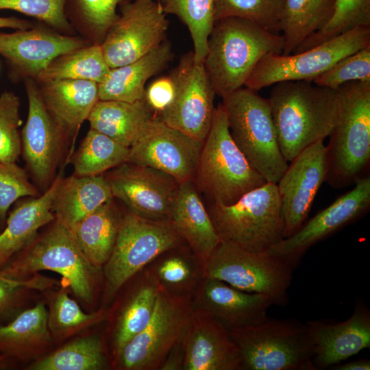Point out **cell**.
Here are the masks:
<instances>
[{"instance_id":"1","label":"cell","mask_w":370,"mask_h":370,"mask_svg":"<svg viewBox=\"0 0 370 370\" xmlns=\"http://www.w3.org/2000/svg\"><path fill=\"white\" fill-rule=\"evenodd\" d=\"M268 98L280 151L291 162L301 151L332 132L338 112L337 90L312 82L272 85Z\"/></svg>"},{"instance_id":"2","label":"cell","mask_w":370,"mask_h":370,"mask_svg":"<svg viewBox=\"0 0 370 370\" xmlns=\"http://www.w3.org/2000/svg\"><path fill=\"white\" fill-rule=\"evenodd\" d=\"M283 48L282 34L248 20L226 17L216 21L204 60L216 94L223 98L243 88L264 56L282 54Z\"/></svg>"},{"instance_id":"3","label":"cell","mask_w":370,"mask_h":370,"mask_svg":"<svg viewBox=\"0 0 370 370\" xmlns=\"http://www.w3.org/2000/svg\"><path fill=\"white\" fill-rule=\"evenodd\" d=\"M337 92V119L325 146V182L333 188H342L369 175L370 81L349 82Z\"/></svg>"},{"instance_id":"4","label":"cell","mask_w":370,"mask_h":370,"mask_svg":"<svg viewBox=\"0 0 370 370\" xmlns=\"http://www.w3.org/2000/svg\"><path fill=\"white\" fill-rule=\"evenodd\" d=\"M99 269L85 256L73 230L55 219L0 269V275L22 280L41 271H53L62 276L75 296L91 303Z\"/></svg>"},{"instance_id":"5","label":"cell","mask_w":370,"mask_h":370,"mask_svg":"<svg viewBox=\"0 0 370 370\" xmlns=\"http://www.w3.org/2000/svg\"><path fill=\"white\" fill-rule=\"evenodd\" d=\"M194 178L212 203L223 205L267 182L233 140L221 103L215 108Z\"/></svg>"},{"instance_id":"6","label":"cell","mask_w":370,"mask_h":370,"mask_svg":"<svg viewBox=\"0 0 370 370\" xmlns=\"http://www.w3.org/2000/svg\"><path fill=\"white\" fill-rule=\"evenodd\" d=\"M208 212L221 241L251 251H268L284 238V221L277 184H264L236 202L211 203Z\"/></svg>"},{"instance_id":"7","label":"cell","mask_w":370,"mask_h":370,"mask_svg":"<svg viewBox=\"0 0 370 370\" xmlns=\"http://www.w3.org/2000/svg\"><path fill=\"white\" fill-rule=\"evenodd\" d=\"M222 99L235 144L267 182L277 184L288 164L279 147L268 98L243 87Z\"/></svg>"},{"instance_id":"8","label":"cell","mask_w":370,"mask_h":370,"mask_svg":"<svg viewBox=\"0 0 370 370\" xmlns=\"http://www.w3.org/2000/svg\"><path fill=\"white\" fill-rule=\"evenodd\" d=\"M245 370H314L313 344L306 324L264 321L228 331Z\"/></svg>"},{"instance_id":"9","label":"cell","mask_w":370,"mask_h":370,"mask_svg":"<svg viewBox=\"0 0 370 370\" xmlns=\"http://www.w3.org/2000/svg\"><path fill=\"white\" fill-rule=\"evenodd\" d=\"M201 267L203 277L266 295L275 304L288 301L294 267L269 251H251L221 241Z\"/></svg>"},{"instance_id":"10","label":"cell","mask_w":370,"mask_h":370,"mask_svg":"<svg viewBox=\"0 0 370 370\" xmlns=\"http://www.w3.org/2000/svg\"><path fill=\"white\" fill-rule=\"evenodd\" d=\"M182 240L171 222L122 214L112 254L103 265L105 296L111 299L147 264L177 247Z\"/></svg>"},{"instance_id":"11","label":"cell","mask_w":370,"mask_h":370,"mask_svg":"<svg viewBox=\"0 0 370 370\" xmlns=\"http://www.w3.org/2000/svg\"><path fill=\"white\" fill-rule=\"evenodd\" d=\"M23 82L28 112L21 130V155L32 182L42 193L58 175V168L69 162L74 147L71 136L45 106L37 82L33 79Z\"/></svg>"},{"instance_id":"12","label":"cell","mask_w":370,"mask_h":370,"mask_svg":"<svg viewBox=\"0 0 370 370\" xmlns=\"http://www.w3.org/2000/svg\"><path fill=\"white\" fill-rule=\"evenodd\" d=\"M368 45L370 26H362L301 52L287 56L268 53L258 62L245 86L258 92L281 82H312L341 58Z\"/></svg>"},{"instance_id":"13","label":"cell","mask_w":370,"mask_h":370,"mask_svg":"<svg viewBox=\"0 0 370 370\" xmlns=\"http://www.w3.org/2000/svg\"><path fill=\"white\" fill-rule=\"evenodd\" d=\"M192 311L191 301L160 285L149 322L116 356L119 367L127 370L160 367L171 350L182 341Z\"/></svg>"},{"instance_id":"14","label":"cell","mask_w":370,"mask_h":370,"mask_svg":"<svg viewBox=\"0 0 370 370\" xmlns=\"http://www.w3.org/2000/svg\"><path fill=\"white\" fill-rule=\"evenodd\" d=\"M101 47L109 66L144 56L166 40L169 22L158 0H130L120 7Z\"/></svg>"},{"instance_id":"15","label":"cell","mask_w":370,"mask_h":370,"mask_svg":"<svg viewBox=\"0 0 370 370\" xmlns=\"http://www.w3.org/2000/svg\"><path fill=\"white\" fill-rule=\"evenodd\" d=\"M171 73L175 82V96L158 117L188 136L204 141L212 122L217 95L204 64L195 62L190 51L181 58Z\"/></svg>"},{"instance_id":"16","label":"cell","mask_w":370,"mask_h":370,"mask_svg":"<svg viewBox=\"0 0 370 370\" xmlns=\"http://www.w3.org/2000/svg\"><path fill=\"white\" fill-rule=\"evenodd\" d=\"M114 199L131 213L145 219L170 222V213L179 182L152 167L125 162L105 175Z\"/></svg>"},{"instance_id":"17","label":"cell","mask_w":370,"mask_h":370,"mask_svg":"<svg viewBox=\"0 0 370 370\" xmlns=\"http://www.w3.org/2000/svg\"><path fill=\"white\" fill-rule=\"evenodd\" d=\"M27 29L0 32V56L13 82L36 79L58 56L91 44L79 35H65L40 23Z\"/></svg>"},{"instance_id":"18","label":"cell","mask_w":370,"mask_h":370,"mask_svg":"<svg viewBox=\"0 0 370 370\" xmlns=\"http://www.w3.org/2000/svg\"><path fill=\"white\" fill-rule=\"evenodd\" d=\"M204 141L195 139L154 116L130 147L127 162L160 170L179 183L194 179Z\"/></svg>"},{"instance_id":"19","label":"cell","mask_w":370,"mask_h":370,"mask_svg":"<svg viewBox=\"0 0 370 370\" xmlns=\"http://www.w3.org/2000/svg\"><path fill=\"white\" fill-rule=\"evenodd\" d=\"M349 191L303 224L291 236L284 238L268 251L291 263L297 261L313 245L366 214L370 209V176L358 180Z\"/></svg>"},{"instance_id":"20","label":"cell","mask_w":370,"mask_h":370,"mask_svg":"<svg viewBox=\"0 0 370 370\" xmlns=\"http://www.w3.org/2000/svg\"><path fill=\"white\" fill-rule=\"evenodd\" d=\"M277 182L284 221V238L295 233L306 221L327 172L323 141L301 151Z\"/></svg>"},{"instance_id":"21","label":"cell","mask_w":370,"mask_h":370,"mask_svg":"<svg viewBox=\"0 0 370 370\" xmlns=\"http://www.w3.org/2000/svg\"><path fill=\"white\" fill-rule=\"evenodd\" d=\"M184 370H240L238 349L213 316L193 308L182 339Z\"/></svg>"},{"instance_id":"22","label":"cell","mask_w":370,"mask_h":370,"mask_svg":"<svg viewBox=\"0 0 370 370\" xmlns=\"http://www.w3.org/2000/svg\"><path fill=\"white\" fill-rule=\"evenodd\" d=\"M191 304L193 308L213 316L228 331L264 321L267 310L274 304L266 295L245 292L208 277H202Z\"/></svg>"},{"instance_id":"23","label":"cell","mask_w":370,"mask_h":370,"mask_svg":"<svg viewBox=\"0 0 370 370\" xmlns=\"http://www.w3.org/2000/svg\"><path fill=\"white\" fill-rule=\"evenodd\" d=\"M313 362L318 367L336 365L370 347V315L357 307L346 321L336 323L308 321Z\"/></svg>"},{"instance_id":"24","label":"cell","mask_w":370,"mask_h":370,"mask_svg":"<svg viewBox=\"0 0 370 370\" xmlns=\"http://www.w3.org/2000/svg\"><path fill=\"white\" fill-rule=\"evenodd\" d=\"M61 177L58 174L39 196L16 202L8 214L5 227L0 232V269L28 245L42 227L56 219L52 203Z\"/></svg>"},{"instance_id":"25","label":"cell","mask_w":370,"mask_h":370,"mask_svg":"<svg viewBox=\"0 0 370 370\" xmlns=\"http://www.w3.org/2000/svg\"><path fill=\"white\" fill-rule=\"evenodd\" d=\"M170 222L201 265L221 241L193 180L179 183L171 205Z\"/></svg>"},{"instance_id":"26","label":"cell","mask_w":370,"mask_h":370,"mask_svg":"<svg viewBox=\"0 0 370 370\" xmlns=\"http://www.w3.org/2000/svg\"><path fill=\"white\" fill-rule=\"evenodd\" d=\"M37 84L45 106L71 136L74 147L82 125L87 121L99 100V84L82 79H62Z\"/></svg>"},{"instance_id":"27","label":"cell","mask_w":370,"mask_h":370,"mask_svg":"<svg viewBox=\"0 0 370 370\" xmlns=\"http://www.w3.org/2000/svg\"><path fill=\"white\" fill-rule=\"evenodd\" d=\"M173 55L171 45L165 40L139 59L110 69L99 84V100L134 102L143 99L147 80L164 70Z\"/></svg>"},{"instance_id":"28","label":"cell","mask_w":370,"mask_h":370,"mask_svg":"<svg viewBox=\"0 0 370 370\" xmlns=\"http://www.w3.org/2000/svg\"><path fill=\"white\" fill-rule=\"evenodd\" d=\"M114 199L104 175L60 178L52 203L56 219L71 229L84 217Z\"/></svg>"},{"instance_id":"29","label":"cell","mask_w":370,"mask_h":370,"mask_svg":"<svg viewBox=\"0 0 370 370\" xmlns=\"http://www.w3.org/2000/svg\"><path fill=\"white\" fill-rule=\"evenodd\" d=\"M51 341L48 310L39 302L8 323L0 324V367L40 352Z\"/></svg>"},{"instance_id":"30","label":"cell","mask_w":370,"mask_h":370,"mask_svg":"<svg viewBox=\"0 0 370 370\" xmlns=\"http://www.w3.org/2000/svg\"><path fill=\"white\" fill-rule=\"evenodd\" d=\"M154 116L144 99L134 102L99 100L87 121L90 128L130 148L146 131Z\"/></svg>"},{"instance_id":"31","label":"cell","mask_w":370,"mask_h":370,"mask_svg":"<svg viewBox=\"0 0 370 370\" xmlns=\"http://www.w3.org/2000/svg\"><path fill=\"white\" fill-rule=\"evenodd\" d=\"M122 214L112 200L79 221L71 229L82 252L101 269L113 250Z\"/></svg>"},{"instance_id":"32","label":"cell","mask_w":370,"mask_h":370,"mask_svg":"<svg viewBox=\"0 0 370 370\" xmlns=\"http://www.w3.org/2000/svg\"><path fill=\"white\" fill-rule=\"evenodd\" d=\"M335 0H285L281 23L282 55L292 54L330 19Z\"/></svg>"},{"instance_id":"33","label":"cell","mask_w":370,"mask_h":370,"mask_svg":"<svg viewBox=\"0 0 370 370\" xmlns=\"http://www.w3.org/2000/svg\"><path fill=\"white\" fill-rule=\"evenodd\" d=\"M110 69L101 45L90 44L56 58L35 81L82 79L99 84L106 77Z\"/></svg>"},{"instance_id":"34","label":"cell","mask_w":370,"mask_h":370,"mask_svg":"<svg viewBox=\"0 0 370 370\" xmlns=\"http://www.w3.org/2000/svg\"><path fill=\"white\" fill-rule=\"evenodd\" d=\"M129 151V147L90 128L69 162L75 175H99L127 162Z\"/></svg>"},{"instance_id":"35","label":"cell","mask_w":370,"mask_h":370,"mask_svg":"<svg viewBox=\"0 0 370 370\" xmlns=\"http://www.w3.org/2000/svg\"><path fill=\"white\" fill-rule=\"evenodd\" d=\"M130 0H67L66 17L72 27L91 44L101 45L117 18L118 6Z\"/></svg>"},{"instance_id":"36","label":"cell","mask_w":370,"mask_h":370,"mask_svg":"<svg viewBox=\"0 0 370 370\" xmlns=\"http://www.w3.org/2000/svg\"><path fill=\"white\" fill-rule=\"evenodd\" d=\"M160 287V284L154 273L149 274L122 309L114 334L116 357L126 343L149 322Z\"/></svg>"},{"instance_id":"37","label":"cell","mask_w":370,"mask_h":370,"mask_svg":"<svg viewBox=\"0 0 370 370\" xmlns=\"http://www.w3.org/2000/svg\"><path fill=\"white\" fill-rule=\"evenodd\" d=\"M106 365L99 338H77L32 363L30 370H99Z\"/></svg>"},{"instance_id":"38","label":"cell","mask_w":370,"mask_h":370,"mask_svg":"<svg viewBox=\"0 0 370 370\" xmlns=\"http://www.w3.org/2000/svg\"><path fill=\"white\" fill-rule=\"evenodd\" d=\"M166 14L175 15L188 28L195 62L204 63L208 40L214 23L213 0H158Z\"/></svg>"},{"instance_id":"39","label":"cell","mask_w":370,"mask_h":370,"mask_svg":"<svg viewBox=\"0 0 370 370\" xmlns=\"http://www.w3.org/2000/svg\"><path fill=\"white\" fill-rule=\"evenodd\" d=\"M214 22L223 18L248 20L275 34L281 32L285 0H213Z\"/></svg>"},{"instance_id":"40","label":"cell","mask_w":370,"mask_h":370,"mask_svg":"<svg viewBox=\"0 0 370 370\" xmlns=\"http://www.w3.org/2000/svg\"><path fill=\"white\" fill-rule=\"evenodd\" d=\"M362 26H370V0H335L329 21L304 40L293 53L306 51Z\"/></svg>"},{"instance_id":"41","label":"cell","mask_w":370,"mask_h":370,"mask_svg":"<svg viewBox=\"0 0 370 370\" xmlns=\"http://www.w3.org/2000/svg\"><path fill=\"white\" fill-rule=\"evenodd\" d=\"M103 318V312H84L64 289L52 297L48 310V325L52 336L64 338Z\"/></svg>"},{"instance_id":"42","label":"cell","mask_w":370,"mask_h":370,"mask_svg":"<svg viewBox=\"0 0 370 370\" xmlns=\"http://www.w3.org/2000/svg\"><path fill=\"white\" fill-rule=\"evenodd\" d=\"M21 100L13 91L0 94V161L16 162L21 154Z\"/></svg>"},{"instance_id":"43","label":"cell","mask_w":370,"mask_h":370,"mask_svg":"<svg viewBox=\"0 0 370 370\" xmlns=\"http://www.w3.org/2000/svg\"><path fill=\"white\" fill-rule=\"evenodd\" d=\"M67 0H0V10H10L32 17L65 35L77 33L65 12Z\"/></svg>"},{"instance_id":"44","label":"cell","mask_w":370,"mask_h":370,"mask_svg":"<svg viewBox=\"0 0 370 370\" xmlns=\"http://www.w3.org/2000/svg\"><path fill=\"white\" fill-rule=\"evenodd\" d=\"M354 81H370V45L341 58L312 82L337 90L341 85Z\"/></svg>"},{"instance_id":"45","label":"cell","mask_w":370,"mask_h":370,"mask_svg":"<svg viewBox=\"0 0 370 370\" xmlns=\"http://www.w3.org/2000/svg\"><path fill=\"white\" fill-rule=\"evenodd\" d=\"M16 162L0 161V225H5L12 205L23 197H38V188Z\"/></svg>"},{"instance_id":"46","label":"cell","mask_w":370,"mask_h":370,"mask_svg":"<svg viewBox=\"0 0 370 370\" xmlns=\"http://www.w3.org/2000/svg\"><path fill=\"white\" fill-rule=\"evenodd\" d=\"M56 284L53 279L38 273L22 280L0 275V320L15 312L32 291H44Z\"/></svg>"},{"instance_id":"47","label":"cell","mask_w":370,"mask_h":370,"mask_svg":"<svg viewBox=\"0 0 370 370\" xmlns=\"http://www.w3.org/2000/svg\"><path fill=\"white\" fill-rule=\"evenodd\" d=\"M153 273L160 285L167 291L187 286L192 282L193 277L189 262L180 256L164 258Z\"/></svg>"},{"instance_id":"48","label":"cell","mask_w":370,"mask_h":370,"mask_svg":"<svg viewBox=\"0 0 370 370\" xmlns=\"http://www.w3.org/2000/svg\"><path fill=\"white\" fill-rule=\"evenodd\" d=\"M175 87L172 73L156 79L145 87L143 99L156 116H158L172 103Z\"/></svg>"},{"instance_id":"49","label":"cell","mask_w":370,"mask_h":370,"mask_svg":"<svg viewBox=\"0 0 370 370\" xmlns=\"http://www.w3.org/2000/svg\"><path fill=\"white\" fill-rule=\"evenodd\" d=\"M184 352L182 341L169 352L160 368L163 370L182 369Z\"/></svg>"},{"instance_id":"50","label":"cell","mask_w":370,"mask_h":370,"mask_svg":"<svg viewBox=\"0 0 370 370\" xmlns=\"http://www.w3.org/2000/svg\"><path fill=\"white\" fill-rule=\"evenodd\" d=\"M34 25V24L28 20L22 19L14 16H0V29L8 28L15 30L27 29L32 27Z\"/></svg>"},{"instance_id":"51","label":"cell","mask_w":370,"mask_h":370,"mask_svg":"<svg viewBox=\"0 0 370 370\" xmlns=\"http://www.w3.org/2000/svg\"><path fill=\"white\" fill-rule=\"evenodd\" d=\"M336 370H369L370 361L367 359H361L354 362L338 365L334 368Z\"/></svg>"}]
</instances>
